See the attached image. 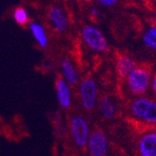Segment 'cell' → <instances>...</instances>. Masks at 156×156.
Returning a JSON list of instances; mask_svg holds the SVG:
<instances>
[{
  "label": "cell",
  "instance_id": "6da1fadb",
  "mask_svg": "<svg viewBox=\"0 0 156 156\" xmlns=\"http://www.w3.org/2000/svg\"><path fill=\"white\" fill-rule=\"evenodd\" d=\"M132 116L147 124H156V101L147 97H137L130 105Z\"/></svg>",
  "mask_w": 156,
  "mask_h": 156
},
{
  "label": "cell",
  "instance_id": "7a4b0ae2",
  "mask_svg": "<svg viewBox=\"0 0 156 156\" xmlns=\"http://www.w3.org/2000/svg\"><path fill=\"white\" fill-rule=\"evenodd\" d=\"M151 74L147 68L136 66L133 71L126 77L127 88L134 95H143L151 86Z\"/></svg>",
  "mask_w": 156,
  "mask_h": 156
},
{
  "label": "cell",
  "instance_id": "3957f363",
  "mask_svg": "<svg viewBox=\"0 0 156 156\" xmlns=\"http://www.w3.org/2000/svg\"><path fill=\"white\" fill-rule=\"evenodd\" d=\"M79 98L85 110H93L98 102V89L95 80L92 77L84 78L79 86Z\"/></svg>",
  "mask_w": 156,
  "mask_h": 156
},
{
  "label": "cell",
  "instance_id": "277c9868",
  "mask_svg": "<svg viewBox=\"0 0 156 156\" xmlns=\"http://www.w3.org/2000/svg\"><path fill=\"white\" fill-rule=\"evenodd\" d=\"M70 132L74 143L79 148L87 146L91 134L88 122L81 115H75L70 120Z\"/></svg>",
  "mask_w": 156,
  "mask_h": 156
},
{
  "label": "cell",
  "instance_id": "5b68a950",
  "mask_svg": "<svg viewBox=\"0 0 156 156\" xmlns=\"http://www.w3.org/2000/svg\"><path fill=\"white\" fill-rule=\"evenodd\" d=\"M82 38L93 51L97 52H105L108 49V44L104 35L96 27L86 25L81 32Z\"/></svg>",
  "mask_w": 156,
  "mask_h": 156
},
{
  "label": "cell",
  "instance_id": "8992f818",
  "mask_svg": "<svg viewBox=\"0 0 156 156\" xmlns=\"http://www.w3.org/2000/svg\"><path fill=\"white\" fill-rule=\"evenodd\" d=\"M91 156H106L108 151V140L105 132L99 128L94 129L87 143Z\"/></svg>",
  "mask_w": 156,
  "mask_h": 156
},
{
  "label": "cell",
  "instance_id": "52a82bcc",
  "mask_svg": "<svg viewBox=\"0 0 156 156\" xmlns=\"http://www.w3.org/2000/svg\"><path fill=\"white\" fill-rule=\"evenodd\" d=\"M137 151L140 156H156V131H149L140 136Z\"/></svg>",
  "mask_w": 156,
  "mask_h": 156
},
{
  "label": "cell",
  "instance_id": "ba28073f",
  "mask_svg": "<svg viewBox=\"0 0 156 156\" xmlns=\"http://www.w3.org/2000/svg\"><path fill=\"white\" fill-rule=\"evenodd\" d=\"M56 95L59 105L63 108H70L72 102L71 91L69 88V84L61 77L56 80Z\"/></svg>",
  "mask_w": 156,
  "mask_h": 156
},
{
  "label": "cell",
  "instance_id": "9c48e42d",
  "mask_svg": "<svg viewBox=\"0 0 156 156\" xmlns=\"http://www.w3.org/2000/svg\"><path fill=\"white\" fill-rule=\"evenodd\" d=\"M98 109L101 116L106 120H111L115 117L117 108L114 101L109 96H102L98 101Z\"/></svg>",
  "mask_w": 156,
  "mask_h": 156
},
{
  "label": "cell",
  "instance_id": "30bf717a",
  "mask_svg": "<svg viewBox=\"0 0 156 156\" xmlns=\"http://www.w3.org/2000/svg\"><path fill=\"white\" fill-rule=\"evenodd\" d=\"M61 67L62 72L64 76V80L69 84L75 86L79 82V74L77 72L76 68L74 67L73 64L68 59H63L61 61Z\"/></svg>",
  "mask_w": 156,
  "mask_h": 156
},
{
  "label": "cell",
  "instance_id": "8fae6325",
  "mask_svg": "<svg viewBox=\"0 0 156 156\" xmlns=\"http://www.w3.org/2000/svg\"><path fill=\"white\" fill-rule=\"evenodd\" d=\"M136 67V64L133 61L131 57L128 55H121L117 59L116 63V68H117V73L120 77L126 79Z\"/></svg>",
  "mask_w": 156,
  "mask_h": 156
},
{
  "label": "cell",
  "instance_id": "7c38bea8",
  "mask_svg": "<svg viewBox=\"0 0 156 156\" xmlns=\"http://www.w3.org/2000/svg\"><path fill=\"white\" fill-rule=\"evenodd\" d=\"M50 18L55 27L59 32H64L67 28V20L64 12L58 8H51L50 10Z\"/></svg>",
  "mask_w": 156,
  "mask_h": 156
},
{
  "label": "cell",
  "instance_id": "4fadbf2b",
  "mask_svg": "<svg viewBox=\"0 0 156 156\" xmlns=\"http://www.w3.org/2000/svg\"><path fill=\"white\" fill-rule=\"evenodd\" d=\"M30 29H31V32H32L35 39L39 44V46L42 48H46L48 45V38H47V35H46L44 28L42 27L40 24L31 23Z\"/></svg>",
  "mask_w": 156,
  "mask_h": 156
},
{
  "label": "cell",
  "instance_id": "5bb4252c",
  "mask_svg": "<svg viewBox=\"0 0 156 156\" xmlns=\"http://www.w3.org/2000/svg\"><path fill=\"white\" fill-rule=\"evenodd\" d=\"M143 42L148 48L156 51V25L151 27L145 32L143 36Z\"/></svg>",
  "mask_w": 156,
  "mask_h": 156
},
{
  "label": "cell",
  "instance_id": "9a60e30c",
  "mask_svg": "<svg viewBox=\"0 0 156 156\" xmlns=\"http://www.w3.org/2000/svg\"><path fill=\"white\" fill-rule=\"evenodd\" d=\"M14 19L19 24H25L28 22V15L26 10L23 8H17L14 11Z\"/></svg>",
  "mask_w": 156,
  "mask_h": 156
},
{
  "label": "cell",
  "instance_id": "2e32d148",
  "mask_svg": "<svg viewBox=\"0 0 156 156\" xmlns=\"http://www.w3.org/2000/svg\"><path fill=\"white\" fill-rule=\"evenodd\" d=\"M97 1L100 3V4L104 5V6L110 7V6L115 5L118 2V0H97Z\"/></svg>",
  "mask_w": 156,
  "mask_h": 156
},
{
  "label": "cell",
  "instance_id": "e0dca14e",
  "mask_svg": "<svg viewBox=\"0 0 156 156\" xmlns=\"http://www.w3.org/2000/svg\"><path fill=\"white\" fill-rule=\"evenodd\" d=\"M151 86L152 93H153V94H154V95H155V97H156V74H155V75L152 77V79H151Z\"/></svg>",
  "mask_w": 156,
  "mask_h": 156
},
{
  "label": "cell",
  "instance_id": "ac0fdd59",
  "mask_svg": "<svg viewBox=\"0 0 156 156\" xmlns=\"http://www.w3.org/2000/svg\"><path fill=\"white\" fill-rule=\"evenodd\" d=\"M83 1H89V0H83Z\"/></svg>",
  "mask_w": 156,
  "mask_h": 156
}]
</instances>
